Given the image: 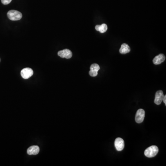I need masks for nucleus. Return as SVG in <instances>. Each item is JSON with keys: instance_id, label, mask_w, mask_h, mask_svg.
<instances>
[{"instance_id": "obj_1", "label": "nucleus", "mask_w": 166, "mask_h": 166, "mask_svg": "<svg viewBox=\"0 0 166 166\" xmlns=\"http://www.w3.org/2000/svg\"><path fill=\"white\" fill-rule=\"evenodd\" d=\"M7 16L8 19L12 21L20 20L22 17V15L20 12L17 10H10L7 13Z\"/></svg>"}, {"instance_id": "obj_2", "label": "nucleus", "mask_w": 166, "mask_h": 166, "mask_svg": "<svg viewBox=\"0 0 166 166\" xmlns=\"http://www.w3.org/2000/svg\"><path fill=\"white\" fill-rule=\"evenodd\" d=\"M158 148L156 145H152L148 147L145 151V155L149 158L155 157L158 153Z\"/></svg>"}, {"instance_id": "obj_3", "label": "nucleus", "mask_w": 166, "mask_h": 166, "mask_svg": "<svg viewBox=\"0 0 166 166\" xmlns=\"http://www.w3.org/2000/svg\"><path fill=\"white\" fill-rule=\"evenodd\" d=\"M145 117V111L142 109H139L136 113L135 121L137 123H141L144 121Z\"/></svg>"}, {"instance_id": "obj_4", "label": "nucleus", "mask_w": 166, "mask_h": 166, "mask_svg": "<svg viewBox=\"0 0 166 166\" xmlns=\"http://www.w3.org/2000/svg\"><path fill=\"white\" fill-rule=\"evenodd\" d=\"M33 74V71L30 68H25L21 71V75L24 79H28L32 77Z\"/></svg>"}, {"instance_id": "obj_5", "label": "nucleus", "mask_w": 166, "mask_h": 166, "mask_svg": "<svg viewBox=\"0 0 166 166\" xmlns=\"http://www.w3.org/2000/svg\"><path fill=\"white\" fill-rule=\"evenodd\" d=\"M115 146L117 150H122L124 147V141L123 139L120 138H116L115 141Z\"/></svg>"}, {"instance_id": "obj_6", "label": "nucleus", "mask_w": 166, "mask_h": 166, "mask_svg": "<svg viewBox=\"0 0 166 166\" xmlns=\"http://www.w3.org/2000/svg\"><path fill=\"white\" fill-rule=\"evenodd\" d=\"M58 55L62 58L66 59L71 58L73 55L72 51L68 49H65L59 51L58 52Z\"/></svg>"}, {"instance_id": "obj_7", "label": "nucleus", "mask_w": 166, "mask_h": 166, "mask_svg": "<svg viewBox=\"0 0 166 166\" xmlns=\"http://www.w3.org/2000/svg\"><path fill=\"white\" fill-rule=\"evenodd\" d=\"M164 96L163 92L162 91L160 90L157 91L155 95V100H154L155 103H156V105L160 104L163 102V98H164Z\"/></svg>"}, {"instance_id": "obj_8", "label": "nucleus", "mask_w": 166, "mask_h": 166, "mask_svg": "<svg viewBox=\"0 0 166 166\" xmlns=\"http://www.w3.org/2000/svg\"><path fill=\"white\" fill-rule=\"evenodd\" d=\"M165 56L163 54H160L156 56L153 60V62L155 65H159L164 62L165 60Z\"/></svg>"}, {"instance_id": "obj_9", "label": "nucleus", "mask_w": 166, "mask_h": 166, "mask_svg": "<svg viewBox=\"0 0 166 166\" xmlns=\"http://www.w3.org/2000/svg\"><path fill=\"white\" fill-rule=\"evenodd\" d=\"M39 147L37 145L30 146L27 149V154L29 155H36L39 152Z\"/></svg>"}, {"instance_id": "obj_10", "label": "nucleus", "mask_w": 166, "mask_h": 166, "mask_svg": "<svg viewBox=\"0 0 166 166\" xmlns=\"http://www.w3.org/2000/svg\"><path fill=\"white\" fill-rule=\"evenodd\" d=\"M131 51V48L128 44H123L121 45V48L120 49V53L122 54H126L129 53Z\"/></svg>"}, {"instance_id": "obj_11", "label": "nucleus", "mask_w": 166, "mask_h": 166, "mask_svg": "<svg viewBox=\"0 0 166 166\" xmlns=\"http://www.w3.org/2000/svg\"><path fill=\"white\" fill-rule=\"evenodd\" d=\"M95 29L97 31H99L102 33H105L108 29V26L105 24H102V25H97L95 26Z\"/></svg>"}, {"instance_id": "obj_12", "label": "nucleus", "mask_w": 166, "mask_h": 166, "mask_svg": "<svg viewBox=\"0 0 166 166\" xmlns=\"http://www.w3.org/2000/svg\"><path fill=\"white\" fill-rule=\"evenodd\" d=\"M90 69H91V70H92V71L98 72L100 69V66L98 64L94 63V64L91 65V66L90 67Z\"/></svg>"}, {"instance_id": "obj_13", "label": "nucleus", "mask_w": 166, "mask_h": 166, "mask_svg": "<svg viewBox=\"0 0 166 166\" xmlns=\"http://www.w3.org/2000/svg\"><path fill=\"white\" fill-rule=\"evenodd\" d=\"M98 72L97 71H92V70H90L89 72V74L90 76L91 77H95L97 76L98 75Z\"/></svg>"}, {"instance_id": "obj_14", "label": "nucleus", "mask_w": 166, "mask_h": 166, "mask_svg": "<svg viewBox=\"0 0 166 166\" xmlns=\"http://www.w3.org/2000/svg\"><path fill=\"white\" fill-rule=\"evenodd\" d=\"M12 0H1L2 3L4 5H8L11 2Z\"/></svg>"}, {"instance_id": "obj_15", "label": "nucleus", "mask_w": 166, "mask_h": 166, "mask_svg": "<svg viewBox=\"0 0 166 166\" xmlns=\"http://www.w3.org/2000/svg\"><path fill=\"white\" fill-rule=\"evenodd\" d=\"M166 95H165L164 96V98H163V101L165 103V104L166 105Z\"/></svg>"}, {"instance_id": "obj_16", "label": "nucleus", "mask_w": 166, "mask_h": 166, "mask_svg": "<svg viewBox=\"0 0 166 166\" xmlns=\"http://www.w3.org/2000/svg\"><path fill=\"white\" fill-rule=\"evenodd\" d=\"M0 61H1V59H0Z\"/></svg>"}]
</instances>
